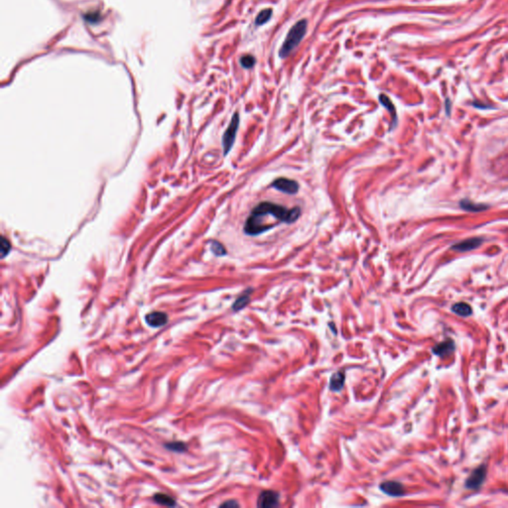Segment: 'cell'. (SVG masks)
Instances as JSON below:
<instances>
[{"instance_id": "21", "label": "cell", "mask_w": 508, "mask_h": 508, "mask_svg": "<svg viewBox=\"0 0 508 508\" xmlns=\"http://www.w3.org/2000/svg\"><path fill=\"white\" fill-rule=\"evenodd\" d=\"M167 447L172 450V451H177V452H183L184 450H186V446H185V444L183 443H180V442H176V443H170L167 445Z\"/></svg>"}, {"instance_id": "10", "label": "cell", "mask_w": 508, "mask_h": 508, "mask_svg": "<svg viewBox=\"0 0 508 508\" xmlns=\"http://www.w3.org/2000/svg\"><path fill=\"white\" fill-rule=\"evenodd\" d=\"M455 350V342L448 339L446 341H443L435 345L433 348V353L439 356H446L450 354H452Z\"/></svg>"}, {"instance_id": "12", "label": "cell", "mask_w": 508, "mask_h": 508, "mask_svg": "<svg viewBox=\"0 0 508 508\" xmlns=\"http://www.w3.org/2000/svg\"><path fill=\"white\" fill-rule=\"evenodd\" d=\"M379 102L380 103L390 112L391 117L393 118V123L396 124L397 122V117H396V110H395V107L393 105V103L391 102V101L389 100V98L385 95H380L379 96Z\"/></svg>"}, {"instance_id": "14", "label": "cell", "mask_w": 508, "mask_h": 508, "mask_svg": "<svg viewBox=\"0 0 508 508\" xmlns=\"http://www.w3.org/2000/svg\"><path fill=\"white\" fill-rule=\"evenodd\" d=\"M343 384H344V374L343 373H336L335 374H333V376L331 377V382H330V388L333 391L340 390L343 387Z\"/></svg>"}, {"instance_id": "1", "label": "cell", "mask_w": 508, "mask_h": 508, "mask_svg": "<svg viewBox=\"0 0 508 508\" xmlns=\"http://www.w3.org/2000/svg\"><path fill=\"white\" fill-rule=\"evenodd\" d=\"M251 213L260 216H272L284 223H293L301 216V209L299 206L287 209L284 205L273 203L271 202H261L253 207Z\"/></svg>"}, {"instance_id": "19", "label": "cell", "mask_w": 508, "mask_h": 508, "mask_svg": "<svg viewBox=\"0 0 508 508\" xmlns=\"http://www.w3.org/2000/svg\"><path fill=\"white\" fill-rule=\"evenodd\" d=\"M0 249H1V257L4 258L7 254L10 252L11 244L9 240H7L4 237H1V245H0Z\"/></svg>"}, {"instance_id": "3", "label": "cell", "mask_w": 508, "mask_h": 508, "mask_svg": "<svg viewBox=\"0 0 508 508\" xmlns=\"http://www.w3.org/2000/svg\"><path fill=\"white\" fill-rule=\"evenodd\" d=\"M239 127V115L238 113H235L234 117L230 121L228 127L226 128L223 137H222V147H223V154L227 155V153L232 150L234 143L236 141V137L237 134V130Z\"/></svg>"}, {"instance_id": "5", "label": "cell", "mask_w": 508, "mask_h": 508, "mask_svg": "<svg viewBox=\"0 0 508 508\" xmlns=\"http://www.w3.org/2000/svg\"><path fill=\"white\" fill-rule=\"evenodd\" d=\"M483 242L481 237H471L460 242H457L452 246V249L457 252H467L479 247Z\"/></svg>"}, {"instance_id": "13", "label": "cell", "mask_w": 508, "mask_h": 508, "mask_svg": "<svg viewBox=\"0 0 508 508\" xmlns=\"http://www.w3.org/2000/svg\"><path fill=\"white\" fill-rule=\"evenodd\" d=\"M453 312H455L457 315L458 316H461V317H468V316H471L472 313H473V310H472V307L467 304V303H457L453 306L452 308Z\"/></svg>"}, {"instance_id": "15", "label": "cell", "mask_w": 508, "mask_h": 508, "mask_svg": "<svg viewBox=\"0 0 508 508\" xmlns=\"http://www.w3.org/2000/svg\"><path fill=\"white\" fill-rule=\"evenodd\" d=\"M249 292H251V290L249 291H246L243 295H241L237 301L235 302L234 306H233V309L235 311H239L241 310L242 308H244L248 303H249V300H250V296H249Z\"/></svg>"}, {"instance_id": "17", "label": "cell", "mask_w": 508, "mask_h": 508, "mask_svg": "<svg viewBox=\"0 0 508 508\" xmlns=\"http://www.w3.org/2000/svg\"><path fill=\"white\" fill-rule=\"evenodd\" d=\"M271 15H272V9H264V10H262L257 15V17L255 19V24L256 25H263L264 23H266L271 18Z\"/></svg>"}, {"instance_id": "11", "label": "cell", "mask_w": 508, "mask_h": 508, "mask_svg": "<svg viewBox=\"0 0 508 508\" xmlns=\"http://www.w3.org/2000/svg\"><path fill=\"white\" fill-rule=\"evenodd\" d=\"M459 205L461 209H464L468 212H482L489 207V205H486L483 203H474L469 200H461L459 202Z\"/></svg>"}, {"instance_id": "4", "label": "cell", "mask_w": 508, "mask_h": 508, "mask_svg": "<svg viewBox=\"0 0 508 508\" xmlns=\"http://www.w3.org/2000/svg\"><path fill=\"white\" fill-rule=\"evenodd\" d=\"M272 187L288 195H295L299 191V184L287 178H278L272 183Z\"/></svg>"}, {"instance_id": "16", "label": "cell", "mask_w": 508, "mask_h": 508, "mask_svg": "<svg viewBox=\"0 0 508 508\" xmlns=\"http://www.w3.org/2000/svg\"><path fill=\"white\" fill-rule=\"evenodd\" d=\"M154 500L159 503V504H162V505H167V506H173L175 505V500L170 497L169 495L167 494H163V493H157L154 495Z\"/></svg>"}, {"instance_id": "18", "label": "cell", "mask_w": 508, "mask_h": 508, "mask_svg": "<svg viewBox=\"0 0 508 508\" xmlns=\"http://www.w3.org/2000/svg\"><path fill=\"white\" fill-rule=\"evenodd\" d=\"M211 249L216 254L217 256H223L226 254V251L223 247V245L218 241H212L211 242Z\"/></svg>"}, {"instance_id": "8", "label": "cell", "mask_w": 508, "mask_h": 508, "mask_svg": "<svg viewBox=\"0 0 508 508\" xmlns=\"http://www.w3.org/2000/svg\"><path fill=\"white\" fill-rule=\"evenodd\" d=\"M145 321L148 326L152 328H159L164 326L168 322V316L163 312H152L146 315Z\"/></svg>"}, {"instance_id": "20", "label": "cell", "mask_w": 508, "mask_h": 508, "mask_svg": "<svg viewBox=\"0 0 508 508\" xmlns=\"http://www.w3.org/2000/svg\"><path fill=\"white\" fill-rule=\"evenodd\" d=\"M240 64L243 68H250L254 66V64H255V58L250 55H245L240 59Z\"/></svg>"}, {"instance_id": "6", "label": "cell", "mask_w": 508, "mask_h": 508, "mask_svg": "<svg viewBox=\"0 0 508 508\" xmlns=\"http://www.w3.org/2000/svg\"><path fill=\"white\" fill-rule=\"evenodd\" d=\"M279 503V494L272 491H262L257 499V506L259 507H274Z\"/></svg>"}, {"instance_id": "22", "label": "cell", "mask_w": 508, "mask_h": 508, "mask_svg": "<svg viewBox=\"0 0 508 508\" xmlns=\"http://www.w3.org/2000/svg\"><path fill=\"white\" fill-rule=\"evenodd\" d=\"M222 507H237L238 506V503L237 501H234V500H230V501H227V502H224L223 504H221Z\"/></svg>"}, {"instance_id": "7", "label": "cell", "mask_w": 508, "mask_h": 508, "mask_svg": "<svg viewBox=\"0 0 508 508\" xmlns=\"http://www.w3.org/2000/svg\"><path fill=\"white\" fill-rule=\"evenodd\" d=\"M380 490L390 496H401L404 494V488L401 483L397 481H385L382 482Z\"/></svg>"}, {"instance_id": "9", "label": "cell", "mask_w": 508, "mask_h": 508, "mask_svg": "<svg viewBox=\"0 0 508 508\" xmlns=\"http://www.w3.org/2000/svg\"><path fill=\"white\" fill-rule=\"evenodd\" d=\"M484 477H486V468L479 467L478 469L474 471V473L471 474V476L467 479V481H466L467 488L477 489L482 483Z\"/></svg>"}, {"instance_id": "2", "label": "cell", "mask_w": 508, "mask_h": 508, "mask_svg": "<svg viewBox=\"0 0 508 508\" xmlns=\"http://www.w3.org/2000/svg\"><path fill=\"white\" fill-rule=\"evenodd\" d=\"M307 31V20L302 19L298 21L296 24L290 29L282 47L280 49L279 55L281 58H286L296 47L300 44L304 38Z\"/></svg>"}]
</instances>
